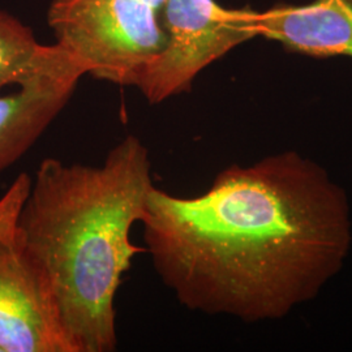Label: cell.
<instances>
[{
    "label": "cell",
    "mask_w": 352,
    "mask_h": 352,
    "mask_svg": "<svg viewBox=\"0 0 352 352\" xmlns=\"http://www.w3.org/2000/svg\"><path fill=\"white\" fill-rule=\"evenodd\" d=\"M71 58L58 43H38L29 28L0 11V89L24 85Z\"/></svg>",
    "instance_id": "ba28073f"
},
{
    "label": "cell",
    "mask_w": 352,
    "mask_h": 352,
    "mask_svg": "<svg viewBox=\"0 0 352 352\" xmlns=\"http://www.w3.org/2000/svg\"><path fill=\"white\" fill-rule=\"evenodd\" d=\"M153 186L149 151L133 135L100 166L46 158L32 179L20 228L50 280L75 352L118 346L115 296L135 256L146 253L131 232Z\"/></svg>",
    "instance_id": "7a4b0ae2"
},
{
    "label": "cell",
    "mask_w": 352,
    "mask_h": 352,
    "mask_svg": "<svg viewBox=\"0 0 352 352\" xmlns=\"http://www.w3.org/2000/svg\"><path fill=\"white\" fill-rule=\"evenodd\" d=\"M56 43L96 78L136 87L164 49L160 10L141 0H52Z\"/></svg>",
    "instance_id": "3957f363"
},
{
    "label": "cell",
    "mask_w": 352,
    "mask_h": 352,
    "mask_svg": "<svg viewBox=\"0 0 352 352\" xmlns=\"http://www.w3.org/2000/svg\"><path fill=\"white\" fill-rule=\"evenodd\" d=\"M258 37L314 58H352V0L276 6L257 16Z\"/></svg>",
    "instance_id": "52a82bcc"
},
{
    "label": "cell",
    "mask_w": 352,
    "mask_h": 352,
    "mask_svg": "<svg viewBox=\"0 0 352 352\" xmlns=\"http://www.w3.org/2000/svg\"><path fill=\"white\" fill-rule=\"evenodd\" d=\"M84 67L71 58L11 94L0 96V171L19 161L71 100Z\"/></svg>",
    "instance_id": "8992f818"
},
{
    "label": "cell",
    "mask_w": 352,
    "mask_h": 352,
    "mask_svg": "<svg viewBox=\"0 0 352 352\" xmlns=\"http://www.w3.org/2000/svg\"><path fill=\"white\" fill-rule=\"evenodd\" d=\"M141 1H144V3L149 4V6H151V7H154V8L160 10V8L162 7V4H164L166 0H141Z\"/></svg>",
    "instance_id": "9c48e42d"
},
{
    "label": "cell",
    "mask_w": 352,
    "mask_h": 352,
    "mask_svg": "<svg viewBox=\"0 0 352 352\" xmlns=\"http://www.w3.org/2000/svg\"><path fill=\"white\" fill-rule=\"evenodd\" d=\"M30 184L20 174L0 197V352H75L50 280L21 234Z\"/></svg>",
    "instance_id": "277c9868"
},
{
    "label": "cell",
    "mask_w": 352,
    "mask_h": 352,
    "mask_svg": "<svg viewBox=\"0 0 352 352\" xmlns=\"http://www.w3.org/2000/svg\"><path fill=\"white\" fill-rule=\"evenodd\" d=\"M258 12L215 0H166L160 8L164 46L136 85L151 104L187 91L206 67L258 37Z\"/></svg>",
    "instance_id": "5b68a950"
},
{
    "label": "cell",
    "mask_w": 352,
    "mask_h": 352,
    "mask_svg": "<svg viewBox=\"0 0 352 352\" xmlns=\"http://www.w3.org/2000/svg\"><path fill=\"white\" fill-rule=\"evenodd\" d=\"M141 223L151 264L177 302L247 324L315 300L352 247L347 192L296 151L226 167L193 197L153 186Z\"/></svg>",
    "instance_id": "6da1fadb"
}]
</instances>
